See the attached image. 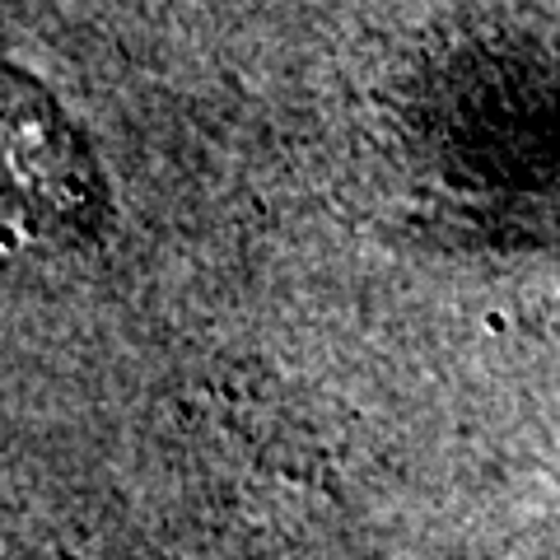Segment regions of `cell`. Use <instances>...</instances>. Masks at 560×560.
Masks as SVG:
<instances>
[{
	"label": "cell",
	"mask_w": 560,
	"mask_h": 560,
	"mask_svg": "<svg viewBox=\"0 0 560 560\" xmlns=\"http://www.w3.org/2000/svg\"><path fill=\"white\" fill-rule=\"evenodd\" d=\"M0 210L33 238H80L98 210L94 160L57 103L14 70H0Z\"/></svg>",
	"instance_id": "1"
}]
</instances>
